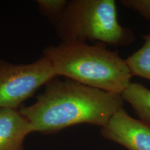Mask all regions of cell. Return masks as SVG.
<instances>
[{
    "instance_id": "cell-10",
    "label": "cell",
    "mask_w": 150,
    "mask_h": 150,
    "mask_svg": "<svg viewBox=\"0 0 150 150\" xmlns=\"http://www.w3.org/2000/svg\"><path fill=\"white\" fill-rule=\"evenodd\" d=\"M120 3L125 8L138 12L150 25V0H120Z\"/></svg>"
},
{
    "instance_id": "cell-9",
    "label": "cell",
    "mask_w": 150,
    "mask_h": 150,
    "mask_svg": "<svg viewBox=\"0 0 150 150\" xmlns=\"http://www.w3.org/2000/svg\"><path fill=\"white\" fill-rule=\"evenodd\" d=\"M37 2L41 12L56 24L63 14L67 1L65 0H38Z\"/></svg>"
},
{
    "instance_id": "cell-2",
    "label": "cell",
    "mask_w": 150,
    "mask_h": 150,
    "mask_svg": "<svg viewBox=\"0 0 150 150\" xmlns=\"http://www.w3.org/2000/svg\"><path fill=\"white\" fill-rule=\"evenodd\" d=\"M43 56L51 62L56 76L109 93L122 95L133 76L126 60L104 43L62 42L45 49Z\"/></svg>"
},
{
    "instance_id": "cell-8",
    "label": "cell",
    "mask_w": 150,
    "mask_h": 150,
    "mask_svg": "<svg viewBox=\"0 0 150 150\" xmlns=\"http://www.w3.org/2000/svg\"><path fill=\"white\" fill-rule=\"evenodd\" d=\"M144 43L127 59H125L132 76L150 81V34L142 35Z\"/></svg>"
},
{
    "instance_id": "cell-3",
    "label": "cell",
    "mask_w": 150,
    "mask_h": 150,
    "mask_svg": "<svg viewBox=\"0 0 150 150\" xmlns=\"http://www.w3.org/2000/svg\"><path fill=\"white\" fill-rule=\"evenodd\" d=\"M56 29L63 42L90 40L127 47L135 40L132 30L123 27L118 21L114 0L67 1Z\"/></svg>"
},
{
    "instance_id": "cell-5",
    "label": "cell",
    "mask_w": 150,
    "mask_h": 150,
    "mask_svg": "<svg viewBox=\"0 0 150 150\" xmlns=\"http://www.w3.org/2000/svg\"><path fill=\"white\" fill-rule=\"evenodd\" d=\"M104 138L128 150H150V125L132 117L122 108L101 128Z\"/></svg>"
},
{
    "instance_id": "cell-4",
    "label": "cell",
    "mask_w": 150,
    "mask_h": 150,
    "mask_svg": "<svg viewBox=\"0 0 150 150\" xmlns=\"http://www.w3.org/2000/svg\"><path fill=\"white\" fill-rule=\"evenodd\" d=\"M56 76L52 63L45 56L28 64L0 60V108L18 110L22 102Z\"/></svg>"
},
{
    "instance_id": "cell-7",
    "label": "cell",
    "mask_w": 150,
    "mask_h": 150,
    "mask_svg": "<svg viewBox=\"0 0 150 150\" xmlns=\"http://www.w3.org/2000/svg\"><path fill=\"white\" fill-rule=\"evenodd\" d=\"M122 97L134 109L140 120L150 125V90L136 82H131Z\"/></svg>"
},
{
    "instance_id": "cell-6",
    "label": "cell",
    "mask_w": 150,
    "mask_h": 150,
    "mask_svg": "<svg viewBox=\"0 0 150 150\" xmlns=\"http://www.w3.org/2000/svg\"><path fill=\"white\" fill-rule=\"evenodd\" d=\"M32 132L31 125L19 110L0 108V150H23L24 138Z\"/></svg>"
},
{
    "instance_id": "cell-1",
    "label": "cell",
    "mask_w": 150,
    "mask_h": 150,
    "mask_svg": "<svg viewBox=\"0 0 150 150\" xmlns=\"http://www.w3.org/2000/svg\"><path fill=\"white\" fill-rule=\"evenodd\" d=\"M34 104L19 110L33 131L54 133L79 124L104 127L124 108L120 94L94 88L65 78L55 77Z\"/></svg>"
}]
</instances>
